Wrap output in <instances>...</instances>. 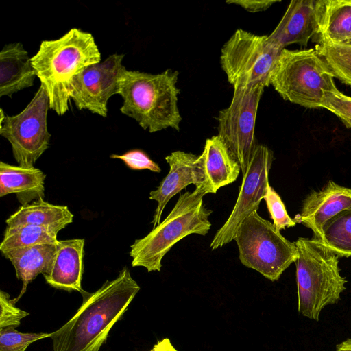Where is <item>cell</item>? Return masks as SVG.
Instances as JSON below:
<instances>
[{
	"mask_svg": "<svg viewBox=\"0 0 351 351\" xmlns=\"http://www.w3.org/2000/svg\"><path fill=\"white\" fill-rule=\"evenodd\" d=\"M169 171L156 189L150 191L149 199L157 202L152 223L155 228L160 223L163 210L169 201L190 184L204 183V173L200 155L175 151L165 157Z\"/></svg>",
	"mask_w": 351,
	"mask_h": 351,
	"instance_id": "4fadbf2b",
	"label": "cell"
},
{
	"mask_svg": "<svg viewBox=\"0 0 351 351\" xmlns=\"http://www.w3.org/2000/svg\"><path fill=\"white\" fill-rule=\"evenodd\" d=\"M200 157L204 184L208 193L215 194L220 188L235 182L241 171L239 162L217 135L206 140Z\"/></svg>",
	"mask_w": 351,
	"mask_h": 351,
	"instance_id": "e0dca14e",
	"label": "cell"
},
{
	"mask_svg": "<svg viewBox=\"0 0 351 351\" xmlns=\"http://www.w3.org/2000/svg\"><path fill=\"white\" fill-rule=\"evenodd\" d=\"M294 243L298 250V310L318 321L325 306L339 302L347 280L340 273L339 256L319 240L299 237Z\"/></svg>",
	"mask_w": 351,
	"mask_h": 351,
	"instance_id": "5b68a950",
	"label": "cell"
},
{
	"mask_svg": "<svg viewBox=\"0 0 351 351\" xmlns=\"http://www.w3.org/2000/svg\"><path fill=\"white\" fill-rule=\"evenodd\" d=\"M208 193L204 183L192 192L180 193L167 217L131 245L132 266L145 267L148 272L160 271L162 258L178 241L193 234H207L212 226L209 217L213 212L203 202Z\"/></svg>",
	"mask_w": 351,
	"mask_h": 351,
	"instance_id": "277c9868",
	"label": "cell"
},
{
	"mask_svg": "<svg viewBox=\"0 0 351 351\" xmlns=\"http://www.w3.org/2000/svg\"><path fill=\"white\" fill-rule=\"evenodd\" d=\"M149 351H178L169 338L158 341Z\"/></svg>",
	"mask_w": 351,
	"mask_h": 351,
	"instance_id": "1f68e13d",
	"label": "cell"
},
{
	"mask_svg": "<svg viewBox=\"0 0 351 351\" xmlns=\"http://www.w3.org/2000/svg\"><path fill=\"white\" fill-rule=\"evenodd\" d=\"M110 158L119 159L132 170L149 169L153 172L160 173L161 169L149 156L141 149H131L123 154H111Z\"/></svg>",
	"mask_w": 351,
	"mask_h": 351,
	"instance_id": "f546056e",
	"label": "cell"
},
{
	"mask_svg": "<svg viewBox=\"0 0 351 351\" xmlns=\"http://www.w3.org/2000/svg\"><path fill=\"white\" fill-rule=\"evenodd\" d=\"M315 49L327 63L335 77L351 86V42H318Z\"/></svg>",
	"mask_w": 351,
	"mask_h": 351,
	"instance_id": "d4e9b609",
	"label": "cell"
},
{
	"mask_svg": "<svg viewBox=\"0 0 351 351\" xmlns=\"http://www.w3.org/2000/svg\"><path fill=\"white\" fill-rule=\"evenodd\" d=\"M280 2L279 0H228V4L239 5L247 12L255 13L269 8L273 4Z\"/></svg>",
	"mask_w": 351,
	"mask_h": 351,
	"instance_id": "4dcf8cb0",
	"label": "cell"
},
{
	"mask_svg": "<svg viewBox=\"0 0 351 351\" xmlns=\"http://www.w3.org/2000/svg\"><path fill=\"white\" fill-rule=\"evenodd\" d=\"M51 333L21 332L16 328L0 329V351H25L32 343L47 337Z\"/></svg>",
	"mask_w": 351,
	"mask_h": 351,
	"instance_id": "484cf974",
	"label": "cell"
},
{
	"mask_svg": "<svg viewBox=\"0 0 351 351\" xmlns=\"http://www.w3.org/2000/svg\"><path fill=\"white\" fill-rule=\"evenodd\" d=\"M234 240L241 263L273 282L278 280L298 258L295 243L284 237L273 223L257 212L241 222Z\"/></svg>",
	"mask_w": 351,
	"mask_h": 351,
	"instance_id": "52a82bcc",
	"label": "cell"
},
{
	"mask_svg": "<svg viewBox=\"0 0 351 351\" xmlns=\"http://www.w3.org/2000/svg\"><path fill=\"white\" fill-rule=\"evenodd\" d=\"M334 74L315 49H282L270 85L285 101L308 109L322 108L326 92L336 88Z\"/></svg>",
	"mask_w": 351,
	"mask_h": 351,
	"instance_id": "8992f818",
	"label": "cell"
},
{
	"mask_svg": "<svg viewBox=\"0 0 351 351\" xmlns=\"http://www.w3.org/2000/svg\"><path fill=\"white\" fill-rule=\"evenodd\" d=\"M265 87L256 85L234 88L230 105L217 116V136L239 162L242 176L257 147L255 137L256 114Z\"/></svg>",
	"mask_w": 351,
	"mask_h": 351,
	"instance_id": "9c48e42d",
	"label": "cell"
},
{
	"mask_svg": "<svg viewBox=\"0 0 351 351\" xmlns=\"http://www.w3.org/2000/svg\"><path fill=\"white\" fill-rule=\"evenodd\" d=\"M0 329L14 327L17 328L21 320L29 315L17 306L10 299L8 293L0 291Z\"/></svg>",
	"mask_w": 351,
	"mask_h": 351,
	"instance_id": "f1b7e54d",
	"label": "cell"
},
{
	"mask_svg": "<svg viewBox=\"0 0 351 351\" xmlns=\"http://www.w3.org/2000/svg\"><path fill=\"white\" fill-rule=\"evenodd\" d=\"M263 199L273 220V224L278 230L295 226L296 221L289 217L280 195L271 185L269 186Z\"/></svg>",
	"mask_w": 351,
	"mask_h": 351,
	"instance_id": "83f0119b",
	"label": "cell"
},
{
	"mask_svg": "<svg viewBox=\"0 0 351 351\" xmlns=\"http://www.w3.org/2000/svg\"><path fill=\"white\" fill-rule=\"evenodd\" d=\"M322 108L332 112L347 128L351 129V97L336 87L325 93Z\"/></svg>",
	"mask_w": 351,
	"mask_h": 351,
	"instance_id": "4316f807",
	"label": "cell"
},
{
	"mask_svg": "<svg viewBox=\"0 0 351 351\" xmlns=\"http://www.w3.org/2000/svg\"><path fill=\"white\" fill-rule=\"evenodd\" d=\"M123 58L124 54H112L73 78L69 96L78 110L107 117L108 101L118 94L119 80L125 69L122 64Z\"/></svg>",
	"mask_w": 351,
	"mask_h": 351,
	"instance_id": "7c38bea8",
	"label": "cell"
},
{
	"mask_svg": "<svg viewBox=\"0 0 351 351\" xmlns=\"http://www.w3.org/2000/svg\"><path fill=\"white\" fill-rule=\"evenodd\" d=\"M317 43L351 42V0H321Z\"/></svg>",
	"mask_w": 351,
	"mask_h": 351,
	"instance_id": "44dd1931",
	"label": "cell"
},
{
	"mask_svg": "<svg viewBox=\"0 0 351 351\" xmlns=\"http://www.w3.org/2000/svg\"><path fill=\"white\" fill-rule=\"evenodd\" d=\"M321 0H293L269 38L280 49L306 47L318 30Z\"/></svg>",
	"mask_w": 351,
	"mask_h": 351,
	"instance_id": "9a60e30c",
	"label": "cell"
},
{
	"mask_svg": "<svg viewBox=\"0 0 351 351\" xmlns=\"http://www.w3.org/2000/svg\"><path fill=\"white\" fill-rule=\"evenodd\" d=\"M351 208V188L329 180L319 190H313L303 201L295 215L296 223L310 228L313 238L319 239L324 225L341 212Z\"/></svg>",
	"mask_w": 351,
	"mask_h": 351,
	"instance_id": "5bb4252c",
	"label": "cell"
},
{
	"mask_svg": "<svg viewBox=\"0 0 351 351\" xmlns=\"http://www.w3.org/2000/svg\"><path fill=\"white\" fill-rule=\"evenodd\" d=\"M31 60L47 91L50 109L61 116L69 110L71 80L100 62L101 53L90 33L74 27L59 38L43 40Z\"/></svg>",
	"mask_w": 351,
	"mask_h": 351,
	"instance_id": "7a4b0ae2",
	"label": "cell"
},
{
	"mask_svg": "<svg viewBox=\"0 0 351 351\" xmlns=\"http://www.w3.org/2000/svg\"><path fill=\"white\" fill-rule=\"evenodd\" d=\"M56 243L39 244L1 252L11 262L16 278L23 283L19 295L12 299L15 304L25 293L28 285L38 274L43 275L50 269L56 252Z\"/></svg>",
	"mask_w": 351,
	"mask_h": 351,
	"instance_id": "ffe728a7",
	"label": "cell"
},
{
	"mask_svg": "<svg viewBox=\"0 0 351 351\" xmlns=\"http://www.w3.org/2000/svg\"><path fill=\"white\" fill-rule=\"evenodd\" d=\"M84 239L58 240L56 252L50 269L45 274L51 287L69 292H83Z\"/></svg>",
	"mask_w": 351,
	"mask_h": 351,
	"instance_id": "2e32d148",
	"label": "cell"
},
{
	"mask_svg": "<svg viewBox=\"0 0 351 351\" xmlns=\"http://www.w3.org/2000/svg\"><path fill=\"white\" fill-rule=\"evenodd\" d=\"M335 351H351V338L347 339L337 344Z\"/></svg>",
	"mask_w": 351,
	"mask_h": 351,
	"instance_id": "d6a6232c",
	"label": "cell"
},
{
	"mask_svg": "<svg viewBox=\"0 0 351 351\" xmlns=\"http://www.w3.org/2000/svg\"><path fill=\"white\" fill-rule=\"evenodd\" d=\"M46 175L34 167L0 162V197L14 193L19 203L26 205L44 199Z\"/></svg>",
	"mask_w": 351,
	"mask_h": 351,
	"instance_id": "d6986e66",
	"label": "cell"
},
{
	"mask_svg": "<svg viewBox=\"0 0 351 351\" xmlns=\"http://www.w3.org/2000/svg\"><path fill=\"white\" fill-rule=\"evenodd\" d=\"M178 75L172 69L152 74L125 68L119 80L118 94L123 101L121 112L150 133L169 128L179 131Z\"/></svg>",
	"mask_w": 351,
	"mask_h": 351,
	"instance_id": "3957f363",
	"label": "cell"
},
{
	"mask_svg": "<svg viewBox=\"0 0 351 351\" xmlns=\"http://www.w3.org/2000/svg\"><path fill=\"white\" fill-rule=\"evenodd\" d=\"M6 115L4 113L3 108L0 109V125H1L5 118Z\"/></svg>",
	"mask_w": 351,
	"mask_h": 351,
	"instance_id": "836d02e7",
	"label": "cell"
},
{
	"mask_svg": "<svg viewBox=\"0 0 351 351\" xmlns=\"http://www.w3.org/2000/svg\"><path fill=\"white\" fill-rule=\"evenodd\" d=\"M273 152L264 145H258L243 176L235 204L229 217L216 232L210 247L212 250L222 247L234 239L241 222L257 212L269 187V172L273 162Z\"/></svg>",
	"mask_w": 351,
	"mask_h": 351,
	"instance_id": "8fae6325",
	"label": "cell"
},
{
	"mask_svg": "<svg viewBox=\"0 0 351 351\" xmlns=\"http://www.w3.org/2000/svg\"><path fill=\"white\" fill-rule=\"evenodd\" d=\"M73 215L66 206L56 205L44 199L20 206L6 220L8 226L34 225L64 228L73 222Z\"/></svg>",
	"mask_w": 351,
	"mask_h": 351,
	"instance_id": "7402d4cb",
	"label": "cell"
},
{
	"mask_svg": "<svg viewBox=\"0 0 351 351\" xmlns=\"http://www.w3.org/2000/svg\"><path fill=\"white\" fill-rule=\"evenodd\" d=\"M282 49L268 35L237 29L224 43L221 69L234 88L270 85V77Z\"/></svg>",
	"mask_w": 351,
	"mask_h": 351,
	"instance_id": "ba28073f",
	"label": "cell"
},
{
	"mask_svg": "<svg viewBox=\"0 0 351 351\" xmlns=\"http://www.w3.org/2000/svg\"><path fill=\"white\" fill-rule=\"evenodd\" d=\"M139 290L126 267L95 291L84 290L82 304L75 315L51 332L53 351H99Z\"/></svg>",
	"mask_w": 351,
	"mask_h": 351,
	"instance_id": "6da1fadb",
	"label": "cell"
},
{
	"mask_svg": "<svg viewBox=\"0 0 351 351\" xmlns=\"http://www.w3.org/2000/svg\"><path fill=\"white\" fill-rule=\"evenodd\" d=\"M49 108L47 91L40 85L21 112L6 115L0 125V134L10 143L14 158L19 166L34 167L49 147L51 134L47 123Z\"/></svg>",
	"mask_w": 351,
	"mask_h": 351,
	"instance_id": "30bf717a",
	"label": "cell"
},
{
	"mask_svg": "<svg viewBox=\"0 0 351 351\" xmlns=\"http://www.w3.org/2000/svg\"><path fill=\"white\" fill-rule=\"evenodd\" d=\"M318 240L339 257H350L351 208L331 218L324 225Z\"/></svg>",
	"mask_w": 351,
	"mask_h": 351,
	"instance_id": "cb8c5ba5",
	"label": "cell"
},
{
	"mask_svg": "<svg viewBox=\"0 0 351 351\" xmlns=\"http://www.w3.org/2000/svg\"><path fill=\"white\" fill-rule=\"evenodd\" d=\"M59 231L53 228L34 225L7 226L0 250L3 252L39 244L56 243Z\"/></svg>",
	"mask_w": 351,
	"mask_h": 351,
	"instance_id": "603a6c76",
	"label": "cell"
},
{
	"mask_svg": "<svg viewBox=\"0 0 351 351\" xmlns=\"http://www.w3.org/2000/svg\"><path fill=\"white\" fill-rule=\"evenodd\" d=\"M36 72L31 58L21 43L5 45L0 52V97L34 85Z\"/></svg>",
	"mask_w": 351,
	"mask_h": 351,
	"instance_id": "ac0fdd59",
	"label": "cell"
}]
</instances>
